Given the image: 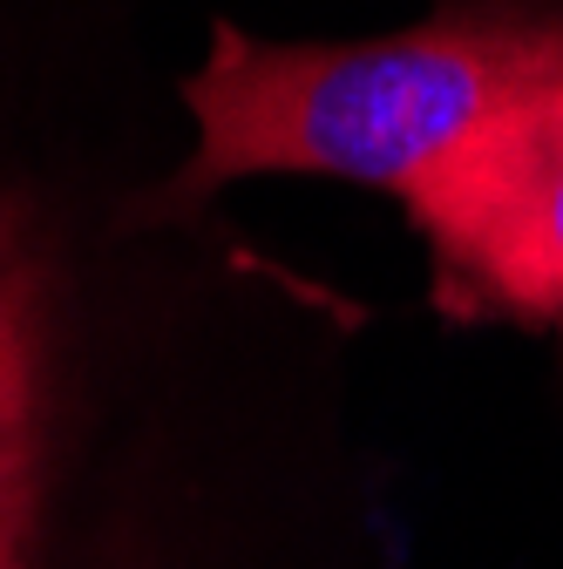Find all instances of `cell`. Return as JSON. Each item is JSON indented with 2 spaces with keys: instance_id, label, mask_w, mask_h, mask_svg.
I'll list each match as a JSON object with an SVG mask.
<instances>
[{
  "instance_id": "1",
  "label": "cell",
  "mask_w": 563,
  "mask_h": 569,
  "mask_svg": "<svg viewBox=\"0 0 563 569\" xmlns=\"http://www.w3.org/2000/svg\"><path fill=\"white\" fill-rule=\"evenodd\" d=\"M550 76H563V14L475 8L374 41H258L218 28L204 68L184 82L197 150L177 190L204 197L238 177L293 170L401 197Z\"/></svg>"
},
{
  "instance_id": "2",
  "label": "cell",
  "mask_w": 563,
  "mask_h": 569,
  "mask_svg": "<svg viewBox=\"0 0 563 569\" xmlns=\"http://www.w3.org/2000/svg\"><path fill=\"white\" fill-rule=\"evenodd\" d=\"M401 203L455 292L563 326V76L503 102Z\"/></svg>"
},
{
  "instance_id": "3",
  "label": "cell",
  "mask_w": 563,
  "mask_h": 569,
  "mask_svg": "<svg viewBox=\"0 0 563 569\" xmlns=\"http://www.w3.org/2000/svg\"><path fill=\"white\" fill-rule=\"evenodd\" d=\"M55 420V258L21 197H0V569H34Z\"/></svg>"
}]
</instances>
